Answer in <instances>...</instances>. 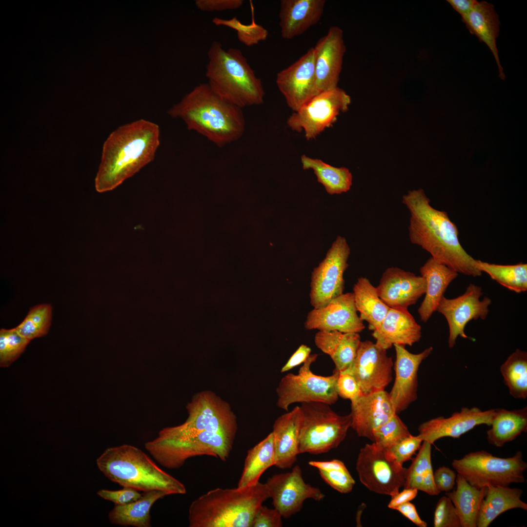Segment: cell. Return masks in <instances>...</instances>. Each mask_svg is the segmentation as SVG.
<instances>
[{
    "instance_id": "cell-1",
    "label": "cell",
    "mask_w": 527,
    "mask_h": 527,
    "mask_svg": "<svg viewBox=\"0 0 527 527\" xmlns=\"http://www.w3.org/2000/svg\"><path fill=\"white\" fill-rule=\"evenodd\" d=\"M402 203L410 213L408 229L412 243L421 246L435 260L458 273L474 277L482 275L477 260L460 243L456 224L447 212L430 205L423 189L408 191L403 196Z\"/></svg>"
},
{
    "instance_id": "cell-2",
    "label": "cell",
    "mask_w": 527,
    "mask_h": 527,
    "mask_svg": "<svg viewBox=\"0 0 527 527\" xmlns=\"http://www.w3.org/2000/svg\"><path fill=\"white\" fill-rule=\"evenodd\" d=\"M160 144L159 126L141 119L122 125L104 142L95 178L100 193L112 190L155 158Z\"/></svg>"
},
{
    "instance_id": "cell-3",
    "label": "cell",
    "mask_w": 527,
    "mask_h": 527,
    "mask_svg": "<svg viewBox=\"0 0 527 527\" xmlns=\"http://www.w3.org/2000/svg\"><path fill=\"white\" fill-rule=\"evenodd\" d=\"M242 109L220 96L208 83H202L167 113L172 118L182 120L188 130L222 147L243 135L245 123Z\"/></svg>"
},
{
    "instance_id": "cell-4",
    "label": "cell",
    "mask_w": 527,
    "mask_h": 527,
    "mask_svg": "<svg viewBox=\"0 0 527 527\" xmlns=\"http://www.w3.org/2000/svg\"><path fill=\"white\" fill-rule=\"evenodd\" d=\"M269 498L259 482L243 487L217 488L194 500L188 510L190 527H252L257 511Z\"/></svg>"
},
{
    "instance_id": "cell-5",
    "label": "cell",
    "mask_w": 527,
    "mask_h": 527,
    "mask_svg": "<svg viewBox=\"0 0 527 527\" xmlns=\"http://www.w3.org/2000/svg\"><path fill=\"white\" fill-rule=\"evenodd\" d=\"M98 467L111 481L143 492L184 494L185 486L161 468L145 452L124 444L107 448L96 460Z\"/></svg>"
},
{
    "instance_id": "cell-6",
    "label": "cell",
    "mask_w": 527,
    "mask_h": 527,
    "mask_svg": "<svg viewBox=\"0 0 527 527\" xmlns=\"http://www.w3.org/2000/svg\"><path fill=\"white\" fill-rule=\"evenodd\" d=\"M207 57L205 76L216 93L242 108L264 102L262 81L240 49L231 47L226 50L220 42L214 41Z\"/></svg>"
},
{
    "instance_id": "cell-7",
    "label": "cell",
    "mask_w": 527,
    "mask_h": 527,
    "mask_svg": "<svg viewBox=\"0 0 527 527\" xmlns=\"http://www.w3.org/2000/svg\"><path fill=\"white\" fill-rule=\"evenodd\" d=\"M188 417L182 424L166 427L157 437L173 439L206 431L234 440L238 429L236 417L230 405L210 390L196 393L186 406Z\"/></svg>"
},
{
    "instance_id": "cell-8",
    "label": "cell",
    "mask_w": 527,
    "mask_h": 527,
    "mask_svg": "<svg viewBox=\"0 0 527 527\" xmlns=\"http://www.w3.org/2000/svg\"><path fill=\"white\" fill-rule=\"evenodd\" d=\"M299 454H319L337 447L351 427L350 414L340 415L320 402L303 403Z\"/></svg>"
},
{
    "instance_id": "cell-9",
    "label": "cell",
    "mask_w": 527,
    "mask_h": 527,
    "mask_svg": "<svg viewBox=\"0 0 527 527\" xmlns=\"http://www.w3.org/2000/svg\"><path fill=\"white\" fill-rule=\"evenodd\" d=\"M233 442L223 435L204 431L173 439L157 437L147 442L145 448L161 466L170 469L182 466L192 457L208 455L225 461L228 458Z\"/></svg>"
},
{
    "instance_id": "cell-10",
    "label": "cell",
    "mask_w": 527,
    "mask_h": 527,
    "mask_svg": "<svg viewBox=\"0 0 527 527\" xmlns=\"http://www.w3.org/2000/svg\"><path fill=\"white\" fill-rule=\"evenodd\" d=\"M451 465L458 473L478 488L523 483L525 480L524 473L527 468L521 451L512 457L501 458L481 450L454 459Z\"/></svg>"
},
{
    "instance_id": "cell-11",
    "label": "cell",
    "mask_w": 527,
    "mask_h": 527,
    "mask_svg": "<svg viewBox=\"0 0 527 527\" xmlns=\"http://www.w3.org/2000/svg\"><path fill=\"white\" fill-rule=\"evenodd\" d=\"M318 354H310L300 368L298 374L289 373L280 380L276 388L278 407L286 412L296 403L320 402L331 405L338 400L336 382L339 373L327 376L314 374L311 364Z\"/></svg>"
},
{
    "instance_id": "cell-12",
    "label": "cell",
    "mask_w": 527,
    "mask_h": 527,
    "mask_svg": "<svg viewBox=\"0 0 527 527\" xmlns=\"http://www.w3.org/2000/svg\"><path fill=\"white\" fill-rule=\"evenodd\" d=\"M356 469L360 481L367 489L391 497L404 486L407 470L392 459L385 448L374 442L360 449Z\"/></svg>"
},
{
    "instance_id": "cell-13",
    "label": "cell",
    "mask_w": 527,
    "mask_h": 527,
    "mask_svg": "<svg viewBox=\"0 0 527 527\" xmlns=\"http://www.w3.org/2000/svg\"><path fill=\"white\" fill-rule=\"evenodd\" d=\"M350 101L349 96L338 86L323 91L294 112L287 124L292 130H304L307 140L314 139L348 109Z\"/></svg>"
},
{
    "instance_id": "cell-14",
    "label": "cell",
    "mask_w": 527,
    "mask_h": 527,
    "mask_svg": "<svg viewBox=\"0 0 527 527\" xmlns=\"http://www.w3.org/2000/svg\"><path fill=\"white\" fill-rule=\"evenodd\" d=\"M350 250L346 239L338 236L324 259L311 273L309 297L314 308L322 307L344 293V274Z\"/></svg>"
},
{
    "instance_id": "cell-15",
    "label": "cell",
    "mask_w": 527,
    "mask_h": 527,
    "mask_svg": "<svg viewBox=\"0 0 527 527\" xmlns=\"http://www.w3.org/2000/svg\"><path fill=\"white\" fill-rule=\"evenodd\" d=\"M265 484L274 508L284 518H289L300 511L306 499L320 501L324 497L319 488L304 482L298 465L289 472L268 478Z\"/></svg>"
},
{
    "instance_id": "cell-16",
    "label": "cell",
    "mask_w": 527,
    "mask_h": 527,
    "mask_svg": "<svg viewBox=\"0 0 527 527\" xmlns=\"http://www.w3.org/2000/svg\"><path fill=\"white\" fill-rule=\"evenodd\" d=\"M482 295V288L470 284L463 294L453 299L442 298L436 311L444 316L448 323L450 348L455 345L458 336L469 338L465 333L469 321L486 318L491 301L487 297L481 300Z\"/></svg>"
},
{
    "instance_id": "cell-17",
    "label": "cell",
    "mask_w": 527,
    "mask_h": 527,
    "mask_svg": "<svg viewBox=\"0 0 527 527\" xmlns=\"http://www.w3.org/2000/svg\"><path fill=\"white\" fill-rule=\"evenodd\" d=\"M393 362L386 350L369 340L361 341L354 362L345 372L352 376L363 394L384 390L392 380Z\"/></svg>"
},
{
    "instance_id": "cell-18",
    "label": "cell",
    "mask_w": 527,
    "mask_h": 527,
    "mask_svg": "<svg viewBox=\"0 0 527 527\" xmlns=\"http://www.w3.org/2000/svg\"><path fill=\"white\" fill-rule=\"evenodd\" d=\"M314 56V48H310L297 61L277 74L278 89L294 112L318 94Z\"/></svg>"
},
{
    "instance_id": "cell-19",
    "label": "cell",
    "mask_w": 527,
    "mask_h": 527,
    "mask_svg": "<svg viewBox=\"0 0 527 527\" xmlns=\"http://www.w3.org/2000/svg\"><path fill=\"white\" fill-rule=\"evenodd\" d=\"M304 327L307 330L358 333L365 328L357 314L352 292L343 293L322 307L308 313Z\"/></svg>"
},
{
    "instance_id": "cell-20",
    "label": "cell",
    "mask_w": 527,
    "mask_h": 527,
    "mask_svg": "<svg viewBox=\"0 0 527 527\" xmlns=\"http://www.w3.org/2000/svg\"><path fill=\"white\" fill-rule=\"evenodd\" d=\"M393 346L396 353L394 367L395 377L389 395L398 414L417 399L418 371L422 362L430 355L433 348L430 346L419 353L414 354L406 350L404 345L396 344Z\"/></svg>"
},
{
    "instance_id": "cell-21",
    "label": "cell",
    "mask_w": 527,
    "mask_h": 527,
    "mask_svg": "<svg viewBox=\"0 0 527 527\" xmlns=\"http://www.w3.org/2000/svg\"><path fill=\"white\" fill-rule=\"evenodd\" d=\"M495 412V409L482 411L476 407H463L449 417H438L422 423L417 436L431 445L443 437L459 438L476 426H490Z\"/></svg>"
},
{
    "instance_id": "cell-22",
    "label": "cell",
    "mask_w": 527,
    "mask_h": 527,
    "mask_svg": "<svg viewBox=\"0 0 527 527\" xmlns=\"http://www.w3.org/2000/svg\"><path fill=\"white\" fill-rule=\"evenodd\" d=\"M343 37L341 29L331 26L313 47L318 94L337 86L345 51Z\"/></svg>"
},
{
    "instance_id": "cell-23",
    "label": "cell",
    "mask_w": 527,
    "mask_h": 527,
    "mask_svg": "<svg viewBox=\"0 0 527 527\" xmlns=\"http://www.w3.org/2000/svg\"><path fill=\"white\" fill-rule=\"evenodd\" d=\"M376 289L389 307L407 309L425 294L426 281L421 276L391 267L383 273Z\"/></svg>"
},
{
    "instance_id": "cell-24",
    "label": "cell",
    "mask_w": 527,
    "mask_h": 527,
    "mask_svg": "<svg viewBox=\"0 0 527 527\" xmlns=\"http://www.w3.org/2000/svg\"><path fill=\"white\" fill-rule=\"evenodd\" d=\"M350 402L351 427L372 442L375 430L396 414L385 390L363 394Z\"/></svg>"
},
{
    "instance_id": "cell-25",
    "label": "cell",
    "mask_w": 527,
    "mask_h": 527,
    "mask_svg": "<svg viewBox=\"0 0 527 527\" xmlns=\"http://www.w3.org/2000/svg\"><path fill=\"white\" fill-rule=\"evenodd\" d=\"M372 336L378 346L387 350L396 344L412 346L419 342L422 327L407 309L390 308Z\"/></svg>"
},
{
    "instance_id": "cell-26",
    "label": "cell",
    "mask_w": 527,
    "mask_h": 527,
    "mask_svg": "<svg viewBox=\"0 0 527 527\" xmlns=\"http://www.w3.org/2000/svg\"><path fill=\"white\" fill-rule=\"evenodd\" d=\"M302 413L300 406L278 417L271 432L274 438L275 465L282 469L291 468L299 454Z\"/></svg>"
},
{
    "instance_id": "cell-27",
    "label": "cell",
    "mask_w": 527,
    "mask_h": 527,
    "mask_svg": "<svg viewBox=\"0 0 527 527\" xmlns=\"http://www.w3.org/2000/svg\"><path fill=\"white\" fill-rule=\"evenodd\" d=\"M325 0H282L279 26L283 38L290 40L317 24L325 7Z\"/></svg>"
},
{
    "instance_id": "cell-28",
    "label": "cell",
    "mask_w": 527,
    "mask_h": 527,
    "mask_svg": "<svg viewBox=\"0 0 527 527\" xmlns=\"http://www.w3.org/2000/svg\"><path fill=\"white\" fill-rule=\"evenodd\" d=\"M420 272L426 280V290L418 312L421 321L426 322L436 311L446 289L458 273L432 257L421 267Z\"/></svg>"
},
{
    "instance_id": "cell-29",
    "label": "cell",
    "mask_w": 527,
    "mask_h": 527,
    "mask_svg": "<svg viewBox=\"0 0 527 527\" xmlns=\"http://www.w3.org/2000/svg\"><path fill=\"white\" fill-rule=\"evenodd\" d=\"M462 19L470 33L489 48L497 62L499 77L504 80L506 76L500 62L496 43L500 21L493 5L485 1H477L469 13Z\"/></svg>"
},
{
    "instance_id": "cell-30",
    "label": "cell",
    "mask_w": 527,
    "mask_h": 527,
    "mask_svg": "<svg viewBox=\"0 0 527 527\" xmlns=\"http://www.w3.org/2000/svg\"><path fill=\"white\" fill-rule=\"evenodd\" d=\"M361 337L358 333L319 330L314 337L316 346L329 355L335 368L334 371L345 372L355 359Z\"/></svg>"
},
{
    "instance_id": "cell-31",
    "label": "cell",
    "mask_w": 527,
    "mask_h": 527,
    "mask_svg": "<svg viewBox=\"0 0 527 527\" xmlns=\"http://www.w3.org/2000/svg\"><path fill=\"white\" fill-rule=\"evenodd\" d=\"M523 490L509 486H487L479 512L477 527H487L504 512L514 508L527 510V504L521 497Z\"/></svg>"
},
{
    "instance_id": "cell-32",
    "label": "cell",
    "mask_w": 527,
    "mask_h": 527,
    "mask_svg": "<svg viewBox=\"0 0 527 527\" xmlns=\"http://www.w3.org/2000/svg\"><path fill=\"white\" fill-rule=\"evenodd\" d=\"M456 489L446 492L445 495L453 503L461 527H477L479 512L487 487H476L459 473L456 475Z\"/></svg>"
},
{
    "instance_id": "cell-33",
    "label": "cell",
    "mask_w": 527,
    "mask_h": 527,
    "mask_svg": "<svg viewBox=\"0 0 527 527\" xmlns=\"http://www.w3.org/2000/svg\"><path fill=\"white\" fill-rule=\"evenodd\" d=\"M487 430L488 443L497 447L515 440L527 430V407L514 410L495 409V414Z\"/></svg>"
},
{
    "instance_id": "cell-34",
    "label": "cell",
    "mask_w": 527,
    "mask_h": 527,
    "mask_svg": "<svg viewBox=\"0 0 527 527\" xmlns=\"http://www.w3.org/2000/svg\"><path fill=\"white\" fill-rule=\"evenodd\" d=\"M166 495L162 491L152 490L144 492L139 499L129 504L115 505L109 513V521L119 526L150 527L152 506Z\"/></svg>"
},
{
    "instance_id": "cell-35",
    "label": "cell",
    "mask_w": 527,
    "mask_h": 527,
    "mask_svg": "<svg viewBox=\"0 0 527 527\" xmlns=\"http://www.w3.org/2000/svg\"><path fill=\"white\" fill-rule=\"evenodd\" d=\"M355 307L360 318L373 331L380 325L390 307L381 299L374 287L365 277H360L353 288Z\"/></svg>"
},
{
    "instance_id": "cell-36",
    "label": "cell",
    "mask_w": 527,
    "mask_h": 527,
    "mask_svg": "<svg viewBox=\"0 0 527 527\" xmlns=\"http://www.w3.org/2000/svg\"><path fill=\"white\" fill-rule=\"evenodd\" d=\"M274 465V438L270 432L247 451L237 487H243L257 484L263 473Z\"/></svg>"
},
{
    "instance_id": "cell-37",
    "label": "cell",
    "mask_w": 527,
    "mask_h": 527,
    "mask_svg": "<svg viewBox=\"0 0 527 527\" xmlns=\"http://www.w3.org/2000/svg\"><path fill=\"white\" fill-rule=\"evenodd\" d=\"M416 457L406 470L405 488H415L431 496L438 495L440 492L434 482L431 463V444L423 441Z\"/></svg>"
},
{
    "instance_id": "cell-38",
    "label": "cell",
    "mask_w": 527,
    "mask_h": 527,
    "mask_svg": "<svg viewBox=\"0 0 527 527\" xmlns=\"http://www.w3.org/2000/svg\"><path fill=\"white\" fill-rule=\"evenodd\" d=\"M303 169H312L318 182L331 195L339 194L348 191L352 185V176L345 167H336L320 159L311 158L305 155L301 156Z\"/></svg>"
},
{
    "instance_id": "cell-39",
    "label": "cell",
    "mask_w": 527,
    "mask_h": 527,
    "mask_svg": "<svg viewBox=\"0 0 527 527\" xmlns=\"http://www.w3.org/2000/svg\"><path fill=\"white\" fill-rule=\"evenodd\" d=\"M500 371L510 394L515 398L527 397V352L516 349L501 365Z\"/></svg>"
},
{
    "instance_id": "cell-40",
    "label": "cell",
    "mask_w": 527,
    "mask_h": 527,
    "mask_svg": "<svg viewBox=\"0 0 527 527\" xmlns=\"http://www.w3.org/2000/svg\"><path fill=\"white\" fill-rule=\"evenodd\" d=\"M477 266L492 279L507 289L519 293L527 290V264L501 265L477 260Z\"/></svg>"
},
{
    "instance_id": "cell-41",
    "label": "cell",
    "mask_w": 527,
    "mask_h": 527,
    "mask_svg": "<svg viewBox=\"0 0 527 527\" xmlns=\"http://www.w3.org/2000/svg\"><path fill=\"white\" fill-rule=\"evenodd\" d=\"M308 464L317 468L322 479L339 492L346 494L352 491L355 481L342 461H311Z\"/></svg>"
},
{
    "instance_id": "cell-42",
    "label": "cell",
    "mask_w": 527,
    "mask_h": 527,
    "mask_svg": "<svg viewBox=\"0 0 527 527\" xmlns=\"http://www.w3.org/2000/svg\"><path fill=\"white\" fill-rule=\"evenodd\" d=\"M52 316L50 304H40L30 308L16 330L23 337L31 341L46 335L49 330Z\"/></svg>"
},
{
    "instance_id": "cell-43",
    "label": "cell",
    "mask_w": 527,
    "mask_h": 527,
    "mask_svg": "<svg viewBox=\"0 0 527 527\" xmlns=\"http://www.w3.org/2000/svg\"><path fill=\"white\" fill-rule=\"evenodd\" d=\"M251 8L252 18L250 24H244L236 17L230 19L215 17L213 19L212 22L217 26H224L236 31L239 41L245 45L251 46L256 45L267 39L268 32L262 25L256 23L252 5Z\"/></svg>"
},
{
    "instance_id": "cell-44",
    "label": "cell",
    "mask_w": 527,
    "mask_h": 527,
    "mask_svg": "<svg viewBox=\"0 0 527 527\" xmlns=\"http://www.w3.org/2000/svg\"><path fill=\"white\" fill-rule=\"evenodd\" d=\"M31 341L13 328L0 330V365L8 367L24 352Z\"/></svg>"
},
{
    "instance_id": "cell-45",
    "label": "cell",
    "mask_w": 527,
    "mask_h": 527,
    "mask_svg": "<svg viewBox=\"0 0 527 527\" xmlns=\"http://www.w3.org/2000/svg\"><path fill=\"white\" fill-rule=\"evenodd\" d=\"M410 434L407 427L395 414L375 430L372 442L386 448Z\"/></svg>"
},
{
    "instance_id": "cell-46",
    "label": "cell",
    "mask_w": 527,
    "mask_h": 527,
    "mask_svg": "<svg viewBox=\"0 0 527 527\" xmlns=\"http://www.w3.org/2000/svg\"><path fill=\"white\" fill-rule=\"evenodd\" d=\"M422 442L423 441L417 435L413 436L410 434L385 448L392 459L403 465L405 462L412 459L413 456L419 449Z\"/></svg>"
},
{
    "instance_id": "cell-47",
    "label": "cell",
    "mask_w": 527,
    "mask_h": 527,
    "mask_svg": "<svg viewBox=\"0 0 527 527\" xmlns=\"http://www.w3.org/2000/svg\"><path fill=\"white\" fill-rule=\"evenodd\" d=\"M433 526L434 527H462L456 509L446 495L441 497L436 504Z\"/></svg>"
},
{
    "instance_id": "cell-48",
    "label": "cell",
    "mask_w": 527,
    "mask_h": 527,
    "mask_svg": "<svg viewBox=\"0 0 527 527\" xmlns=\"http://www.w3.org/2000/svg\"><path fill=\"white\" fill-rule=\"evenodd\" d=\"M97 494L102 499L111 501L115 505H124L139 499L142 495L139 491L130 487L110 490L101 489Z\"/></svg>"
},
{
    "instance_id": "cell-49",
    "label": "cell",
    "mask_w": 527,
    "mask_h": 527,
    "mask_svg": "<svg viewBox=\"0 0 527 527\" xmlns=\"http://www.w3.org/2000/svg\"><path fill=\"white\" fill-rule=\"evenodd\" d=\"M336 386L339 397L344 399L352 401L363 394L355 379L347 373H339Z\"/></svg>"
},
{
    "instance_id": "cell-50",
    "label": "cell",
    "mask_w": 527,
    "mask_h": 527,
    "mask_svg": "<svg viewBox=\"0 0 527 527\" xmlns=\"http://www.w3.org/2000/svg\"><path fill=\"white\" fill-rule=\"evenodd\" d=\"M282 518L276 508L262 505L255 515L252 527H281L283 526Z\"/></svg>"
},
{
    "instance_id": "cell-51",
    "label": "cell",
    "mask_w": 527,
    "mask_h": 527,
    "mask_svg": "<svg viewBox=\"0 0 527 527\" xmlns=\"http://www.w3.org/2000/svg\"><path fill=\"white\" fill-rule=\"evenodd\" d=\"M196 7L202 11L214 12L238 9L243 3V0H196Z\"/></svg>"
},
{
    "instance_id": "cell-52",
    "label": "cell",
    "mask_w": 527,
    "mask_h": 527,
    "mask_svg": "<svg viewBox=\"0 0 527 527\" xmlns=\"http://www.w3.org/2000/svg\"><path fill=\"white\" fill-rule=\"evenodd\" d=\"M456 475L455 472L448 467H439L433 473L434 482L437 489L440 492L451 491L456 484Z\"/></svg>"
},
{
    "instance_id": "cell-53",
    "label": "cell",
    "mask_w": 527,
    "mask_h": 527,
    "mask_svg": "<svg viewBox=\"0 0 527 527\" xmlns=\"http://www.w3.org/2000/svg\"><path fill=\"white\" fill-rule=\"evenodd\" d=\"M311 348L305 345H300L288 360L281 370L282 373L287 372L303 364L311 354Z\"/></svg>"
},
{
    "instance_id": "cell-54",
    "label": "cell",
    "mask_w": 527,
    "mask_h": 527,
    "mask_svg": "<svg viewBox=\"0 0 527 527\" xmlns=\"http://www.w3.org/2000/svg\"><path fill=\"white\" fill-rule=\"evenodd\" d=\"M395 510L398 511L419 527L427 526V523L420 517L415 506L410 502L397 507Z\"/></svg>"
},
{
    "instance_id": "cell-55",
    "label": "cell",
    "mask_w": 527,
    "mask_h": 527,
    "mask_svg": "<svg viewBox=\"0 0 527 527\" xmlns=\"http://www.w3.org/2000/svg\"><path fill=\"white\" fill-rule=\"evenodd\" d=\"M418 491L415 488H404L402 491H399L391 496V499L387 505L388 507L391 509H395L397 507L410 502L416 497Z\"/></svg>"
},
{
    "instance_id": "cell-56",
    "label": "cell",
    "mask_w": 527,
    "mask_h": 527,
    "mask_svg": "<svg viewBox=\"0 0 527 527\" xmlns=\"http://www.w3.org/2000/svg\"><path fill=\"white\" fill-rule=\"evenodd\" d=\"M447 1L456 11L460 14L462 18H463L469 13L477 1L475 0H447Z\"/></svg>"
}]
</instances>
